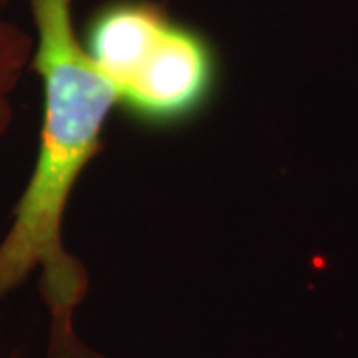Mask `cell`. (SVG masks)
I'll return each instance as SVG.
<instances>
[{"label": "cell", "mask_w": 358, "mask_h": 358, "mask_svg": "<svg viewBox=\"0 0 358 358\" xmlns=\"http://www.w3.org/2000/svg\"><path fill=\"white\" fill-rule=\"evenodd\" d=\"M44 112L36 162L13 221L0 239V305L40 273L50 317L76 315L88 294V273L66 251L64 215L80 176L102 150L112 84L94 66L74 26L72 0H30Z\"/></svg>", "instance_id": "obj_1"}, {"label": "cell", "mask_w": 358, "mask_h": 358, "mask_svg": "<svg viewBox=\"0 0 358 358\" xmlns=\"http://www.w3.org/2000/svg\"><path fill=\"white\" fill-rule=\"evenodd\" d=\"M34 34L0 20V136L13 124V94L32 62Z\"/></svg>", "instance_id": "obj_3"}, {"label": "cell", "mask_w": 358, "mask_h": 358, "mask_svg": "<svg viewBox=\"0 0 358 358\" xmlns=\"http://www.w3.org/2000/svg\"><path fill=\"white\" fill-rule=\"evenodd\" d=\"M48 358H106L88 346L76 331L74 315L50 317Z\"/></svg>", "instance_id": "obj_4"}, {"label": "cell", "mask_w": 358, "mask_h": 358, "mask_svg": "<svg viewBox=\"0 0 358 358\" xmlns=\"http://www.w3.org/2000/svg\"><path fill=\"white\" fill-rule=\"evenodd\" d=\"M80 40L112 84L115 103L150 128L181 126L215 96L219 66L211 42L157 2H108Z\"/></svg>", "instance_id": "obj_2"}]
</instances>
